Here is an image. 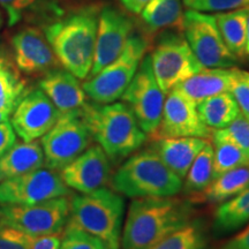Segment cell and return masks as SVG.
<instances>
[{
  "label": "cell",
  "instance_id": "obj_22",
  "mask_svg": "<svg viewBox=\"0 0 249 249\" xmlns=\"http://www.w3.org/2000/svg\"><path fill=\"white\" fill-rule=\"evenodd\" d=\"M249 222V186L238 195L220 203L213 213L216 235L236 231Z\"/></svg>",
  "mask_w": 249,
  "mask_h": 249
},
{
  "label": "cell",
  "instance_id": "obj_7",
  "mask_svg": "<svg viewBox=\"0 0 249 249\" xmlns=\"http://www.w3.org/2000/svg\"><path fill=\"white\" fill-rule=\"evenodd\" d=\"M149 54L156 80L165 93L204 68L193 53L181 30L161 34Z\"/></svg>",
  "mask_w": 249,
  "mask_h": 249
},
{
  "label": "cell",
  "instance_id": "obj_29",
  "mask_svg": "<svg viewBox=\"0 0 249 249\" xmlns=\"http://www.w3.org/2000/svg\"><path fill=\"white\" fill-rule=\"evenodd\" d=\"M207 235L200 222L192 220L148 249H205Z\"/></svg>",
  "mask_w": 249,
  "mask_h": 249
},
{
  "label": "cell",
  "instance_id": "obj_25",
  "mask_svg": "<svg viewBox=\"0 0 249 249\" xmlns=\"http://www.w3.org/2000/svg\"><path fill=\"white\" fill-rule=\"evenodd\" d=\"M248 7L222 12L214 15L216 22L227 49L236 58L246 55Z\"/></svg>",
  "mask_w": 249,
  "mask_h": 249
},
{
  "label": "cell",
  "instance_id": "obj_15",
  "mask_svg": "<svg viewBox=\"0 0 249 249\" xmlns=\"http://www.w3.org/2000/svg\"><path fill=\"white\" fill-rule=\"evenodd\" d=\"M61 116L42 89L28 90L12 113L11 124L23 141H36L53 127Z\"/></svg>",
  "mask_w": 249,
  "mask_h": 249
},
{
  "label": "cell",
  "instance_id": "obj_14",
  "mask_svg": "<svg viewBox=\"0 0 249 249\" xmlns=\"http://www.w3.org/2000/svg\"><path fill=\"white\" fill-rule=\"evenodd\" d=\"M133 29L132 18L118 8L105 6L99 11L95 54L90 76L96 75L119 57L133 34Z\"/></svg>",
  "mask_w": 249,
  "mask_h": 249
},
{
  "label": "cell",
  "instance_id": "obj_10",
  "mask_svg": "<svg viewBox=\"0 0 249 249\" xmlns=\"http://www.w3.org/2000/svg\"><path fill=\"white\" fill-rule=\"evenodd\" d=\"M92 136L80 111L61 113L57 123L40 140L44 164L60 171L91 145Z\"/></svg>",
  "mask_w": 249,
  "mask_h": 249
},
{
  "label": "cell",
  "instance_id": "obj_9",
  "mask_svg": "<svg viewBox=\"0 0 249 249\" xmlns=\"http://www.w3.org/2000/svg\"><path fill=\"white\" fill-rule=\"evenodd\" d=\"M181 31L203 67L232 68L238 64L224 43L214 15L188 9L183 13Z\"/></svg>",
  "mask_w": 249,
  "mask_h": 249
},
{
  "label": "cell",
  "instance_id": "obj_24",
  "mask_svg": "<svg viewBox=\"0 0 249 249\" xmlns=\"http://www.w3.org/2000/svg\"><path fill=\"white\" fill-rule=\"evenodd\" d=\"M248 186L249 166H242L216 177L201 194L196 196L202 202L220 204L238 195Z\"/></svg>",
  "mask_w": 249,
  "mask_h": 249
},
{
  "label": "cell",
  "instance_id": "obj_30",
  "mask_svg": "<svg viewBox=\"0 0 249 249\" xmlns=\"http://www.w3.org/2000/svg\"><path fill=\"white\" fill-rule=\"evenodd\" d=\"M213 179L220 174L242 166H249V157L244 150L226 140H213Z\"/></svg>",
  "mask_w": 249,
  "mask_h": 249
},
{
  "label": "cell",
  "instance_id": "obj_27",
  "mask_svg": "<svg viewBox=\"0 0 249 249\" xmlns=\"http://www.w3.org/2000/svg\"><path fill=\"white\" fill-rule=\"evenodd\" d=\"M27 91V81L17 65L0 53V111L11 116Z\"/></svg>",
  "mask_w": 249,
  "mask_h": 249
},
{
  "label": "cell",
  "instance_id": "obj_42",
  "mask_svg": "<svg viewBox=\"0 0 249 249\" xmlns=\"http://www.w3.org/2000/svg\"><path fill=\"white\" fill-rule=\"evenodd\" d=\"M9 114L6 113L4 111H0V124L5 123V121H8Z\"/></svg>",
  "mask_w": 249,
  "mask_h": 249
},
{
  "label": "cell",
  "instance_id": "obj_19",
  "mask_svg": "<svg viewBox=\"0 0 249 249\" xmlns=\"http://www.w3.org/2000/svg\"><path fill=\"white\" fill-rule=\"evenodd\" d=\"M207 143L208 140L202 138L152 139L150 149L173 173L183 180L196 156Z\"/></svg>",
  "mask_w": 249,
  "mask_h": 249
},
{
  "label": "cell",
  "instance_id": "obj_31",
  "mask_svg": "<svg viewBox=\"0 0 249 249\" xmlns=\"http://www.w3.org/2000/svg\"><path fill=\"white\" fill-rule=\"evenodd\" d=\"M61 234L59 249H110L97 236L83 231L70 222Z\"/></svg>",
  "mask_w": 249,
  "mask_h": 249
},
{
  "label": "cell",
  "instance_id": "obj_12",
  "mask_svg": "<svg viewBox=\"0 0 249 249\" xmlns=\"http://www.w3.org/2000/svg\"><path fill=\"white\" fill-rule=\"evenodd\" d=\"M59 171L39 167L0 183V204L33 205L71 195Z\"/></svg>",
  "mask_w": 249,
  "mask_h": 249
},
{
  "label": "cell",
  "instance_id": "obj_37",
  "mask_svg": "<svg viewBox=\"0 0 249 249\" xmlns=\"http://www.w3.org/2000/svg\"><path fill=\"white\" fill-rule=\"evenodd\" d=\"M17 142V133L11 123L5 121L0 124V157L4 156Z\"/></svg>",
  "mask_w": 249,
  "mask_h": 249
},
{
  "label": "cell",
  "instance_id": "obj_39",
  "mask_svg": "<svg viewBox=\"0 0 249 249\" xmlns=\"http://www.w3.org/2000/svg\"><path fill=\"white\" fill-rule=\"evenodd\" d=\"M60 241L61 234L36 236V238H33L31 249H59Z\"/></svg>",
  "mask_w": 249,
  "mask_h": 249
},
{
  "label": "cell",
  "instance_id": "obj_18",
  "mask_svg": "<svg viewBox=\"0 0 249 249\" xmlns=\"http://www.w3.org/2000/svg\"><path fill=\"white\" fill-rule=\"evenodd\" d=\"M39 89L61 113L80 111L86 105L87 95L79 79L67 70L49 71L39 81Z\"/></svg>",
  "mask_w": 249,
  "mask_h": 249
},
{
  "label": "cell",
  "instance_id": "obj_2",
  "mask_svg": "<svg viewBox=\"0 0 249 249\" xmlns=\"http://www.w3.org/2000/svg\"><path fill=\"white\" fill-rule=\"evenodd\" d=\"M98 15L97 6H87L44 29V35L59 64L80 80L88 77L91 71Z\"/></svg>",
  "mask_w": 249,
  "mask_h": 249
},
{
  "label": "cell",
  "instance_id": "obj_26",
  "mask_svg": "<svg viewBox=\"0 0 249 249\" xmlns=\"http://www.w3.org/2000/svg\"><path fill=\"white\" fill-rule=\"evenodd\" d=\"M142 21L149 33L174 28L182 29L181 0H151L141 12Z\"/></svg>",
  "mask_w": 249,
  "mask_h": 249
},
{
  "label": "cell",
  "instance_id": "obj_28",
  "mask_svg": "<svg viewBox=\"0 0 249 249\" xmlns=\"http://www.w3.org/2000/svg\"><path fill=\"white\" fill-rule=\"evenodd\" d=\"M182 189L189 195H198L213 180V147L208 142L198 152L185 177Z\"/></svg>",
  "mask_w": 249,
  "mask_h": 249
},
{
  "label": "cell",
  "instance_id": "obj_3",
  "mask_svg": "<svg viewBox=\"0 0 249 249\" xmlns=\"http://www.w3.org/2000/svg\"><path fill=\"white\" fill-rule=\"evenodd\" d=\"M81 116L92 140L104 150L111 161H121L136 152L147 140L135 116L124 102L108 104L86 103Z\"/></svg>",
  "mask_w": 249,
  "mask_h": 249
},
{
  "label": "cell",
  "instance_id": "obj_20",
  "mask_svg": "<svg viewBox=\"0 0 249 249\" xmlns=\"http://www.w3.org/2000/svg\"><path fill=\"white\" fill-rule=\"evenodd\" d=\"M234 74L232 68H202L198 73L188 77L176 87L183 96L195 103L230 91Z\"/></svg>",
  "mask_w": 249,
  "mask_h": 249
},
{
  "label": "cell",
  "instance_id": "obj_23",
  "mask_svg": "<svg viewBox=\"0 0 249 249\" xmlns=\"http://www.w3.org/2000/svg\"><path fill=\"white\" fill-rule=\"evenodd\" d=\"M196 107L201 121L210 129L225 128L240 114V108L230 91L204 99Z\"/></svg>",
  "mask_w": 249,
  "mask_h": 249
},
{
  "label": "cell",
  "instance_id": "obj_36",
  "mask_svg": "<svg viewBox=\"0 0 249 249\" xmlns=\"http://www.w3.org/2000/svg\"><path fill=\"white\" fill-rule=\"evenodd\" d=\"M34 4L33 0H0V6L6 11L8 26H14L22 18L24 9Z\"/></svg>",
  "mask_w": 249,
  "mask_h": 249
},
{
  "label": "cell",
  "instance_id": "obj_21",
  "mask_svg": "<svg viewBox=\"0 0 249 249\" xmlns=\"http://www.w3.org/2000/svg\"><path fill=\"white\" fill-rule=\"evenodd\" d=\"M44 165V154L39 142H15L13 147L0 157V183Z\"/></svg>",
  "mask_w": 249,
  "mask_h": 249
},
{
  "label": "cell",
  "instance_id": "obj_41",
  "mask_svg": "<svg viewBox=\"0 0 249 249\" xmlns=\"http://www.w3.org/2000/svg\"><path fill=\"white\" fill-rule=\"evenodd\" d=\"M246 55H249V7L247 13V37H246Z\"/></svg>",
  "mask_w": 249,
  "mask_h": 249
},
{
  "label": "cell",
  "instance_id": "obj_43",
  "mask_svg": "<svg viewBox=\"0 0 249 249\" xmlns=\"http://www.w3.org/2000/svg\"><path fill=\"white\" fill-rule=\"evenodd\" d=\"M2 23H4V18H2V13L0 12V27L2 26Z\"/></svg>",
  "mask_w": 249,
  "mask_h": 249
},
{
  "label": "cell",
  "instance_id": "obj_44",
  "mask_svg": "<svg viewBox=\"0 0 249 249\" xmlns=\"http://www.w3.org/2000/svg\"><path fill=\"white\" fill-rule=\"evenodd\" d=\"M36 1V0H33V2H35Z\"/></svg>",
  "mask_w": 249,
  "mask_h": 249
},
{
  "label": "cell",
  "instance_id": "obj_8",
  "mask_svg": "<svg viewBox=\"0 0 249 249\" xmlns=\"http://www.w3.org/2000/svg\"><path fill=\"white\" fill-rule=\"evenodd\" d=\"M71 201L66 196L33 205L1 204L0 220L36 238L61 234L70 219Z\"/></svg>",
  "mask_w": 249,
  "mask_h": 249
},
{
  "label": "cell",
  "instance_id": "obj_6",
  "mask_svg": "<svg viewBox=\"0 0 249 249\" xmlns=\"http://www.w3.org/2000/svg\"><path fill=\"white\" fill-rule=\"evenodd\" d=\"M149 42L144 36L132 34L119 57L83 83L87 97L98 104H108L120 99L147 54Z\"/></svg>",
  "mask_w": 249,
  "mask_h": 249
},
{
  "label": "cell",
  "instance_id": "obj_5",
  "mask_svg": "<svg viewBox=\"0 0 249 249\" xmlns=\"http://www.w3.org/2000/svg\"><path fill=\"white\" fill-rule=\"evenodd\" d=\"M68 222L97 236L110 249H120L124 200L119 193L99 188L71 198Z\"/></svg>",
  "mask_w": 249,
  "mask_h": 249
},
{
  "label": "cell",
  "instance_id": "obj_17",
  "mask_svg": "<svg viewBox=\"0 0 249 249\" xmlns=\"http://www.w3.org/2000/svg\"><path fill=\"white\" fill-rule=\"evenodd\" d=\"M14 61L24 74H42L58 67V59L48 39L36 28H24L12 38Z\"/></svg>",
  "mask_w": 249,
  "mask_h": 249
},
{
  "label": "cell",
  "instance_id": "obj_40",
  "mask_svg": "<svg viewBox=\"0 0 249 249\" xmlns=\"http://www.w3.org/2000/svg\"><path fill=\"white\" fill-rule=\"evenodd\" d=\"M119 1L130 13L141 14V12L151 0H119Z\"/></svg>",
  "mask_w": 249,
  "mask_h": 249
},
{
  "label": "cell",
  "instance_id": "obj_4",
  "mask_svg": "<svg viewBox=\"0 0 249 249\" xmlns=\"http://www.w3.org/2000/svg\"><path fill=\"white\" fill-rule=\"evenodd\" d=\"M182 185L151 149L134 152L111 177L113 191L130 198L176 196Z\"/></svg>",
  "mask_w": 249,
  "mask_h": 249
},
{
  "label": "cell",
  "instance_id": "obj_35",
  "mask_svg": "<svg viewBox=\"0 0 249 249\" xmlns=\"http://www.w3.org/2000/svg\"><path fill=\"white\" fill-rule=\"evenodd\" d=\"M33 236L0 220V249H31Z\"/></svg>",
  "mask_w": 249,
  "mask_h": 249
},
{
  "label": "cell",
  "instance_id": "obj_33",
  "mask_svg": "<svg viewBox=\"0 0 249 249\" xmlns=\"http://www.w3.org/2000/svg\"><path fill=\"white\" fill-rule=\"evenodd\" d=\"M186 7L193 11L203 12H230L234 9L249 7V0H182Z\"/></svg>",
  "mask_w": 249,
  "mask_h": 249
},
{
  "label": "cell",
  "instance_id": "obj_32",
  "mask_svg": "<svg viewBox=\"0 0 249 249\" xmlns=\"http://www.w3.org/2000/svg\"><path fill=\"white\" fill-rule=\"evenodd\" d=\"M213 140H226L244 150L249 157V120L244 114H239L234 121L222 129H214L211 133Z\"/></svg>",
  "mask_w": 249,
  "mask_h": 249
},
{
  "label": "cell",
  "instance_id": "obj_13",
  "mask_svg": "<svg viewBox=\"0 0 249 249\" xmlns=\"http://www.w3.org/2000/svg\"><path fill=\"white\" fill-rule=\"evenodd\" d=\"M166 95L160 124L151 139L211 138L213 129L202 123L194 102L176 88Z\"/></svg>",
  "mask_w": 249,
  "mask_h": 249
},
{
  "label": "cell",
  "instance_id": "obj_11",
  "mask_svg": "<svg viewBox=\"0 0 249 249\" xmlns=\"http://www.w3.org/2000/svg\"><path fill=\"white\" fill-rule=\"evenodd\" d=\"M165 93L160 89L152 71L150 54H145L132 82L121 96L128 105L147 136H152L160 124L163 113Z\"/></svg>",
  "mask_w": 249,
  "mask_h": 249
},
{
  "label": "cell",
  "instance_id": "obj_34",
  "mask_svg": "<svg viewBox=\"0 0 249 249\" xmlns=\"http://www.w3.org/2000/svg\"><path fill=\"white\" fill-rule=\"evenodd\" d=\"M230 92L234 97L241 114L249 120V71L234 67Z\"/></svg>",
  "mask_w": 249,
  "mask_h": 249
},
{
  "label": "cell",
  "instance_id": "obj_38",
  "mask_svg": "<svg viewBox=\"0 0 249 249\" xmlns=\"http://www.w3.org/2000/svg\"><path fill=\"white\" fill-rule=\"evenodd\" d=\"M219 249H249V225L246 226L240 233L224 242Z\"/></svg>",
  "mask_w": 249,
  "mask_h": 249
},
{
  "label": "cell",
  "instance_id": "obj_16",
  "mask_svg": "<svg viewBox=\"0 0 249 249\" xmlns=\"http://www.w3.org/2000/svg\"><path fill=\"white\" fill-rule=\"evenodd\" d=\"M59 173L68 188L88 194L102 188L111 179V160L98 144H93Z\"/></svg>",
  "mask_w": 249,
  "mask_h": 249
},
{
  "label": "cell",
  "instance_id": "obj_1",
  "mask_svg": "<svg viewBox=\"0 0 249 249\" xmlns=\"http://www.w3.org/2000/svg\"><path fill=\"white\" fill-rule=\"evenodd\" d=\"M192 204L176 196L141 197L130 202L120 249H148L192 222Z\"/></svg>",
  "mask_w": 249,
  "mask_h": 249
}]
</instances>
